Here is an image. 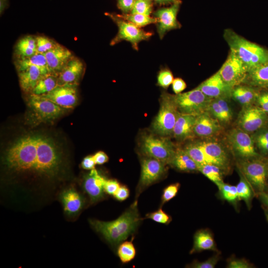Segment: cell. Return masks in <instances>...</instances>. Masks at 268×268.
<instances>
[{"instance_id":"obj_1","label":"cell","mask_w":268,"mask_h":268,"mask_svg":"<svg viewBox=\"0 0 268 268\" xmlns=\"http://www.w3.org/2000/svg\"><path fill=\"white\" fill-rule=\"evenodd\" d=\"M37 134H28L17 139L5 151L4 167L17 175L34 176L37 160Z\"/></svg>"},{"instance_id":"obj_2","label":"cell","mask_w":268,"mask_h":268,"mask_svg":"<svg viewBox=\"0 0 268 268\" xmlns=\"http://www.w3.org/2000/svg\"><path fill=\"white\" fill-rule=\"evenodd\" d=\"M141 220L135 201L120 217L111 221L90 219L93 228L113 246L119 244L133 234Z\"/></svg>"},{"instance_id":"obj_3","label":"cell","mask_w":268,"mask_h":268,"mask_svg":"<svg viewBox=\"0 0 268 268\" xmlns=\"http://www.w3.org/2000/svg\"><path fill=\"white\" fill-rule=\"evenodd\" d=\"M62 152L51 138L38 135L37 160L34 177L51 181L57 179L63 168Z\"/></svg>"},{"instance_id":"obj_4","label":"cell","mask_w":268,"mask_h":268,"mask_svg":"<svg viewBox=\"0 0 268 268\" xmlns=\"http://www.w3.org/2000/svg\"><path fill=\"white\" fill-rule=\"evenodd\" d=\"M223 37L230 51L240 59L248 71L268 62V50L247 40L232 29H225Z\"/></svg>"},{"instance_id":"obj_5","label":"cell","mask_w":268,"mask_h":268,"mask_svg":"<svg viewBox=\"0 0 268 268\" xmlns=\"http://www.w3.org/2000/svg\"><path fill=\"white\" fill-rule=\"evenodd\" d=\"M238 167L254 193L258 195L266 191L268 179V158L261 156L239 160Z\"/></svg>"},{"instance_id":"obj_6","label":"cell","mask_w":268,"mask_h":268,"mask_svg":"<svg viewBox=\"0 0 268 268\" xmlns=\"http://www.w3.org/2000/svg\"><path fill=\"white\" fill-rule=\"evenodd\" d=\"M179 113L172 94L165 92L162 93L160 98V109L151 126L153 132L163 136L172 134Z\"/></svg>"},{"instance_id":"obj_7","label":"cell","mask_w":268,"mask_h":268,"mask_svg":"<svg viewBox=\"0 0 268 268\" xmlns=\"http://www.w3.org/2000/svg\"><path fill=\"white\" fill-rule=\"evenodd\" d=\"M172 97L180 113L196 117L208 111L212 99L197 88Z\"/></svg>"},{"instance_id":"obj_8","label":"cell","mask_w":268,"mask_h":268,"mask_svg":"<svg viewBox=\"0 0 268 268\" xmlns=\"http://www.w3.org/2000/svg\"><path fill=\"white\" fill-rule=\"evenodd\" d=\"M141 150L145 156L154 158L169 164L176 149L168 138L149 134L142 137Z\"/></svg>"},{"instance_id":"obj_9","label":"cell","mask_w":268,"mask_h":268,"mask_svg":"<svg viewBox=\"0 0 268 268\" xmlns=\"http://www.w3.org/2000/svg\"><path fill=\"white\" fill-rule=\"evenodd\" d=\"M226 139L230 149L239 160L262 156L257 151L251 135L238 127L229 131Z\"/></svg>"},{"instance_id":"obj_10","label":"cell","mask_w":268,"mask_h":268,"mask_svg":"<svg viewBox=\"0 0 268 268\" xmlns=\"http://www.w3.org/2000/svg\"><path fill=\"white\" fill-rule=\"evenodd\" d=\"M27 104L31 119L36 123L51 122L61 116L66 109L41 95L31 93Z\"/></svg>"},{"instance_id":"obj_11","label":"cell","mask_w":268,"mask_h":268,"mask_svg":"<svg viewBox=\"0 0 268 268\" xmlns=\"http://www.w3.org/2000/svg\"><path fill=\"white\" fill-rule=\"evenodd\" d=\"M114 21L118 27V32L116 36L111 40L110 45L113 46L123 40L130 42L134 49L138 50V44L142 40L148 39L152 33L146 32L119 17L117 14L111 13H105Z\"/></svg>"},{"instance_id":"obj_12","label":"cell","mask_w":268,"mask_h":268,"mask_svg":"<svg viewBox=\"0 0 268 268\" xmlns=\"http://www.w3.org/2000/svg\"><path fill=\"white\" fill-rule=\"evenodd\" d=\"M237 127L252 134L268 127V114L256 105L243 106L237 119Z\"/></svg>"},{"instance_id":"obj_13","label":"cell","mask_w":268,"mask_h":268,"mask_svg":"<svg viewBox=\"0 0 268 268\" xmlns=\"http://www.w3.org/2000/svg\"><path fill=\"white\" fill-rule=\"evenodd\" d=\"M166 164L154 158L146 156L141 161V173L136 196L146 187L161 179L166 174Z\"/></svg>"},{"instance_id":"obj_14","label":"cell","mask_w":268,"mask_h":268,"mask_svg":"<svg viewBox=\"0 0 268 268\" xmlns=\"http://www.w3.org/2000/svg\"><path fill=\"white\" fill-rule=\"evenodd\" d=\"M218 71L223 81L233 88L242 83L248 70L240 59L230 51L226 61Z\"/></svg>"},{"instance_id":"obj_15","label":"cell","mask_w":268,"mask_h":268,"mask_svg":"<svg viewBox=\"0 0 268 268\" xmlns=\"http://www.w3.org/2000/svg\"><path fill=\"white\" fill-rule=\"evenodd\" d=\"M77 86L58 85L49 93L41 95L65 109L73 108L78 101Z\"/></svg>"},{"instance_id":"obj_16","label":"cell","mask_w":268,"mask_h":268,"mask_svg":"<svg viewBox=\"0 0 268 268\" xmlns=\"http://www.w3.org/2000/svg\"><path fill=\"white\" fill-rule=\"evenodd\" d=\"M180 3H174L169 7L160 8L154 13V15L158 19L157 31L161 39L168 31L181 27L177 19Z\"/></svg>"},{"instance_id":"obj_17","label":"cell","mask_w":268,"mask_h":268,"mask_svg":"<svg viewBox=\"0 0 268 268\" xmlns=\"http://www.w3.org/2000/svg\"><path fill=\"white\" fill-rule=\"evenodd\" d=\"M210 164L220 167L224 172L230 167V159L224 147L219 142L211 139L198 141Z\"/></svg>"},{"instance_id":"obj_18","label":"cell","mask_w":268,"mask_h":268,"mask_svg":"<svg viewBox=\"0 0 268 268\" xmlns=\"http://www.w3.org/2000/svg\"><path fill=\"white\" fill-rule=\"evenodd\" d=\"M196 88L200 89L205 95L212 99L231 98L233 88L223 81L218 71L201 82Z\"/></svg>"},{"instance_id":"obj_19","label":"cell","mask_w":268,"mask_h":268,"mask_svg":"<svg viewBox=\"0 0 268 268\" xmlns=\"http://www.w3.org/2000/svg\"><path fill=\"white\" fill-rule=\"evenodd\" d=\"M222 131V125L208 111L197 116L194 127L195 136L209 138L218 135Z\"/></svg>"},{"instance_id":"obj_20","label":"cell","mask_w":268,"mask_h":268,"mask_svg":"<svg viewBox=\"0 0 268 268\" xmlns=\"http://www.w3.org/2000/svg\"><path fill=\"white\" fill-rule=\"evenodd\" d=\"M106 179L94 168L84 178L83 188L88 195L90 202H98L104 198V185Z\"/></svg>"},{"instance_id":"obj_21","label":"cell","mask_w":268,"mask_h":268,"mask_svg":"<svg viewBox=\"0 0 268 268\" xmlns=\"http://www.w3.org/2000/svg\"><path fill=\"white\" fill-rule=\"evenodd\" d=\"M44 55L46 59L49 73L58 76L69 60L74 56L69 50L59 44Z\"/></svg>"},{"instance_id":"obj_22","label":"cell","mask_w":268,"mask_h":268,"mask_svg":"<svg viewBox=\"0 0 268 268\" xmlns=\"http://www.w3.org/2000/svg\"><path fill=\"white\" fill-rule=\"evenodd\" d=\"M84 69L83 63L78 58L73 56L58 74V85L77 86Z\"/></svg>"},{"instance_id":"obj_23","label":"cell","mask_w":268,"mask_h":268,"mask_svg":"<svg viewBox=\"0 0 268 268\" xmlns=\"http://www.w3.org/2000/svg\"><path fill=\"white\" fill-rule=\"evenodd\" d=\"M60 198L65 213L69 216L77 214L84 205L82 196L73 187L63 190L60 194Z\"/></svg>"},{"instance_id":"obj_24","label":"cell","mask_w":268,"mask_h":268,"mask_svg":"<svg viewBox=\"0 0 268 268\" xmlns=\"http://www.w3.org/2000/svg\"><path fill=\"white\" fill-rule=\"evenodd\" d=\"M242 83L258 89H268V62L249 70Z\"/></svg>"},{"instance_id":"obj_25","label":"cell","mask_w":268,"mask_h":268,"mask_svg":"<svg viewBox=\"0 0 268 268\" xmlns=\"http://www.w3.org/2000/svg\"><path fill=\"white\" fill-rule=\"evenodd\" d=\"M196 118V116L179 113L173 131L174 137L180 141L195 137L194 127Z\"/></svg>"},{"instance_id":"obj_26","label":"cell","mask_w":268,"mask_h":268,"mask_svg":"<svg viewBox=\"0 0 268 268\" xmlns=\"http://www.w3.org/2000/svg\"><path fill=\"white\" fill-rule=\"evenodd\" d=\"M229 99L217 98L211 101L208 112L222 125L229 124L233 117V112L228 102Z\"/></svg>"},{"instance_id":"obj_27","label":"cell","mask_w":268,"mask_h":268,"mask_svg":"<svg viewBox=\"0 0 268 268\" xmlns=\"http://www.w3.org/2000/svg\"><path fill=\"white\" fill-rule=\"evenodd\" d=\"M45 75L35 66H30L18 71L19 82L21 89L27 93H32L39 79Z\"/></svg>"},{"instance_id":"obj_28","label":"cell","mask_w":268,"mask_h":268,"mask_svg":"<svg viewBox=\"0 0 268 268\" xmlns=\"http://www.w3.org/2000/svg\"><path fill=\"white\" fill-rule=\"evenodd\" d=\"M259 89L244 84L234 86L231 98L243 106L254 105Z\"/></svg>"},{"instance_id":"obj_29","label":"cell","mask_w":268,"mask_h":268,"mask_svg":"<svg viewBox=\"0 0 268 268\" xmlns=\"http://www.w3.org/2000/svg\"><path fill=\"white\" fill-rule=\"evenodd\" d=\"M210 250L217 251L212 234L206 229L197 231L194 236V244L190 254Z\"/></svg>"},{"instance_id":"obj_30","label":"cell","mask_w":268,"mask_h":268,"mask_svg":"<svg viewBox=\"0 0 268 268\" xmlns=\"http://www.w3.org/2000/svg\"><path fill=\"white\" fill-rule=\"evenodd\" d=\"M169 164L183 172H194L198 171V165L184 149H176Z\"/></svg>"},{"instance_id":"obj_31","label":"cell","mask_w":268,"mask_h":268,"mask_svg":"<svg viewBox=\"0 0 268 268\" xmlns=\"http://www.w3.org/2000/svg\"><path fill=\"white\" fill-rule=\"evenodd\" d=\"M14 54L16 59L31 57L37 52L36 36L27 35L20 38L15 45Z\"/></svg>"},{"instance_id":"obj_32","label":"cell","mask_w":268,"mask_h":268,"mask_svg":"<svg viewBox=\"0 0 268 268\" xmlns=\"http://www.w3.org/2000/svg\"><path fill=\"white\" fill-rule=\"evenodd\" d=\"M14 65L17 71L30 66H35L39 67L44 74L49 73L46 59L42 54L37 53L31 57L16 59Z\"/></svg>"},{"instance_id":"obj_33","label":"cell","mask_w":268,"mask_h":268,"mask_svg":"<svg viewBox=\"0 0 268 268\" xmlns=\"http://www.w3.org/2000/svg\"><path fill=\"white\" fill-rule=\"evenodd\" d=\"M58 85V75L49 73L42 76L31 93L42 95L51 91Z\"/></svg>"},{"instance_id":"obj_34","label":"cell","mask_w":268,"mask_h":268,"mask_svg":"<svg viewBox=\"0 0 268 268\" xmlns=\"http://www.w3.org/2000/svg\"><path fill=\"white\" fill-rule=\"evenodd\" d=\"M198 171H200L214 183L217 188L224 182L222 178L224 171L215 165L206 164L199 166H198Z\"/></svg>"},{"instance_id":"obj_35","label":"cell","mask_w":268,"mask_h":268,"mask_svg":"<svg viewBox=\"0 0 268 268\" xmlns=\"http://www.w3.org/2000/svg\"><path fill=\"white\" fill-rule=\"evenodd\" d=\"M255 146L263 156L268 155V127L262 128L251 134Z\"/></svg>"},{"instance_id":"obj_36","label":"cell","mask_w":268,"mask_h":268,"mask_svg":"<svg viewBox=\"0 0 268 268\" xmlns=\"http://www.w3.org/2000/svg\"><path fill=\"white\" fill-rule=\"evenodd\" d=\"M184 149L197 163L198 166L210 164L199 142L189 143Z\"/></svg>"},{"instance_id":"obj_37","label":"cell","mask_w":268,"mask_h":268,"mask_svg":"<svg viewBox=\"0 0 268 268\" xmlns=\"http://www.w3.org/2000/svg\"><path fill=\"white\" fill-rule=\"evenodd\" d=\"M236 188L239 200L244 201L247 206L250 208L254 192L250 184L242 174L240 175V179L236 186Z\"/></svg>"},{"instance_id":"obj_38","label":"cell","mask_w":268,"mask_h":268,"mask_svg":"<svg viewBox=\"0 0 268 268\" xmlns=\"http://www.w3.org/2000/svg\"><path fill=\"white\" fill-rule=\"evenodd\" d=\"M117 15L124 20L130 22L139 27L152 23H156L158 22V19L156 17H151L148 15L141 14L124 13Z\"/></svg>"},{"instance_id":"obj_39","label":"cell","mask_w":268,"mask_h":268,"mask_svg":"<svg viewBox=\"0 0 268 268\" xmlns=\"http://www.w3.org/2000/svg\"><path fill=\"white\" fill-rule=\"evenodd\" d=\"M118 255L121 262L126 263L131 261L135 256V249L131 242L122 243L118 249Z\"/></svg>"},{"instance_id":"obj_40","label":"cell","mask_w":268,"mask_h":268,"mask_svg":"<svg viewBox=\"0 0 268 268\" xmlns=\"http://www.w3.org/2000/svg\"><path fill=\"white\" fill-rule=\"evenodd\" d=\"M218 189L222 199L233 204L239 200L236 186L223 182Z\"/></svg>"},{"instance_id":"obj_41","label":"cell","mask_w":268,"mask_h":268,"mask_svg":"<svg viewBox=\"0 0 268 268\" xmlns=\"http://www.w3.org/2000/svg\"><path fill=\"white\" fill-rule=\"evenodd\" d=\"M36 38L37 52L45 54L56 47L59 43L44 36H37Z\"/></svg>"},{"instance_id":"obj_42","label":"cell","mask_w":268,"mask_h":268,"mask_svg":"<svg viewBox=\"0 0 268 268\" xmlns=\"http://www.w3.org/2000/svg\"><path fill=\"white\" fill-rule=\"evenodd\" d=\"M152 10L151 0H136L131 13H138L149 16Z\"/></svg>"},{"instance_id":"obj_43","label":"cell","mask_w":268,"mask_h":268,"mask_svg":"<svg viewBox=\"0 0 268 268\" xmlns=\"http://www.w3.org/2000/svg\"><path fill=\"white\" fill-rule=\"evenodd\" d=\"M173 80L172 73L169 69H162L158 74L157 84L164 88H168L172 83Z\"/></svg>"},{"instance_id":"obj_44","label":"cell","mask_w":268,"mask_h":268,"mask_svg":"<svg viewBox=\"0 0 268 268\" xmlns=\"http://www.w3.org/2000/svg\"><path fill=\"white\" fill-rule=\"evenodd\" d=\"M220 258L219 254L217 253L204 261L199 262L195 261L187 267L193 268H214L219 261Z\"/></svg>"},{"instance_id":"obj_45","label":"cell","mask_w":268,"mask_h":268,"mask_svg":"<svg viewBox=\"0 0 268 268\" xmlns=\"http://www.w3.org/2000/svg\"><path fill=\"white\" fill-rule=\"evenodd\" d=\"M146 218L164 224H167L171 221V217L165 213L161 208L154 212L147 213L146 215Z\"/></svg>"},{"instance_id":"obj_46","label":"cell","mask_w":268,"mask_h":268,"mask_svg":"<svg viewBox=\"0 0 268 268\" xmlns=\"http://www.w3.org/2000/svg\"><path fill=\"white\" fill-rule=\"evenodd\" d=\"M180 184L179 183L171 184L166 187L161 197V203L164 204L174 198L177 194Z\"/></svg>"},{"instance_id":"obj_47","label":"cell","mask_w":268,"mask_h":268,"mask_svg":"<svg viewBox=\"0 0 268 268\" xmlns=\"http://www.w3.org/2000/svg\"><path fill=\"white\" fill-rule=\"evenodd\" d=\"M255 105L268 114V89H259Z\"/></svg>"},{"instance_id":"obj_48","label":"cell","mask_w":268,"mask_h":268,"mask_svg":"<svg viewBox=\"0 0 268 268\" xmlns=\"http://www.w3.org/2000/svg\"><path fill=\"white\" fill-rule=\"evenodd\" d=\"M227 268H250L252 266L244 259L230 258L228 261Z\"/></svg>"},{"instance_id":"obj_49","label":"cell","mask_w":268,"mask_h":268,"mask_svg":"<svg viewBox=\"0 0 268 268\" xmlns=\"http://www.w3.org/2000/svg\"><path fill=\"white\" fill-rule=\"evenodd\" d=\"M120 186L116 180H106L104 185L105 192L108 195L114 196Z\"/></svg>"},{"instance_id":"obj_50","label":"cell","mask_w":268,"mask_h":268,"mask_svg":"<svg viewBox=\"0 0 268 268\" xmlns=\"http://www.w3.org/2000/svg\"><path fill=\"white\" fill-rule=\"evenodd\" d=\"M136 0H118V6L124 13L133 9Z\"/></svg>"},{"instance_id":"obj_51","label":"cell","mask_w":268,"mask_h":268,"mask_svg":"<svg viewBox=\"0 0 268 268\" xmlns=\"http://www.w3.org/2000/svg\"><path fill=\"white\" fill-rule=\"evenodd\" d=\"M172 86L174 92L177 94L181 93L186 88L187 85L182 78H176L172 82Z\"/></svg>"},{"instance_id":"obj_52","label":"cell","mask_w":268,"mask_h":268,"mask_svg":"<svg viewBox=\"0 0 268 268\" xmlns=\"http://www.w3.org/2000/svg\"><path fill=\"white\" fill-rule=\"evenodd\" d=\"M129 190L126 186H120L116 193L114 194V197L117 200L120 201H123L126 200L129 196Z\"/></svg>"},{"instance_id":"obj_53","label":"cell","mask_w":268,"mask_h":268,"mask_svg":"<svg viewBox=\"0 0 268 268\" xmlns=\"http://www.w3.org/2000/svg\"><path fill=\"white\" fill-rule=\"evenodd\" d=\"M95 162L93 155H88L84 157L81 163V167L85 170H92L95 168Z\"/></svg>"},{"instance_id":"obj_54","label":"cell","mask_w":268,"mask_h":268,"mask_svg":"<svg viewBox=\"0 0 268 268\" xmlns=\"http://www.w3.org/2000/svg\"><path fill=\"white\" fill-rule=\"evenodd\" d=\"M93 156L96 164H103L106 163L109 160L107 155L102 151L96 152Z\"/></svg>"},{"instance_id":"obj_55","label":"cell","mask_w":268,"mask_h":268,"mask_svg":"<svg viewBox=\"0 0 268 268\" xmlns=\"http://www.w3.org/2000/svg\"><path fill=\"white\" fill-rule=\"evenodd\" d=\"M258 195L261 202L268 207V193L263 192L258 194Z\"/></svg>"},{"instance_id":"obj_56","label":"cell","mask_w":268,"mask_h":268,"mask_svg":"<svg viewBox=\"0 0 268 268\" xmlns=\"http://www.w3.org/2000/svg\"><path fill=\"white\" fill-rule=\"evenodd\" d=\"M156 3L159 4H173L176 2H180V0H153Z\"/></svg>"},{"instance_id":"obj_57","label":"cell","mask_w":268,"mask_h":268,"mask_svg":"<svg viewBox=\"0 0 268 268\" xmlns=\"http://www.w3.org/2000/svg\"><path fill=\"white\" fill-rule=\"evenodd\" d=\"M8 6L7 0H0V13L2 14Z\"/></svg>"},{"instance_id":"obj_58","label":"cell","mask_w":268,"mask_h":268,"mask_svg":"<svg viewBox=\"0 0 268 268\" xmlns=\"http://www.w3.org/2000/svg\"><path fill=\"white\" fill-rule=\"evenodd\" d=\"M266 216L267 219L268 221V209L266 210Z\"/></svg>"}]
</instances>
